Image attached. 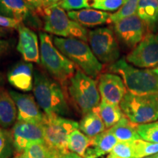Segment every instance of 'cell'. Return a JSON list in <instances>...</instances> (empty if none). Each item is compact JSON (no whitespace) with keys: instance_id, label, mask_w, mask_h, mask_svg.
Here are the masks:
<instances>
[{"instance_id":"1","label":"cell","mask_w":158,"mask_h":158,"mask_svg":"<svg viewBox=\"0 0 158 158\" xmlns=\"http://www.w3.org/2000/svg\"><path fill=\"white\" fill-rule=\"evenodd\" d=\"M33 92L37 104L46 116L70 114L68 95L62 85L39 70L34 73Z\"/></svg>"},{"instance_id":"2","label":"cell","mask_w":158,"mask_h":158,"mask_svg":"<svg viewBox=\"0 0 158 158\" xmlns=\"http://www.w3.org/2000/svg\"><path fill=\"white\" fill-rule=\"evenodd\" d=\"M39 40L40 63L55 81L66 86L78 68L55 46L48 33L40 31Z\"/></svg>"},{"instance_id":"3","label":"cell","mask_w":158,"mask_h":158,"mask_svg":"<svg viewBox=\"0 0 158 158\" xmlns=\"http://www.w3.org/2000/svg\"><path fill=\"white\" fill-rule=\"evenodd\" d=\"M108 70L121 77L130 93L136 95L158 93V76L153 70L135 68L121 58L110 64Z\"/></svg>"},{"instance_id":"4","label":"cell","mask_w":158,"mask_h":158,"mask_svg":"<svg viewBox=\"0 0 158 158\" xmlns=\"http://www.w3.org/2000/svg\"><path fill=\"white\" fill-rule=\"evenodd\" d=\"M53 40L55 46L84 73L92 78L100 75L102 64L87 43L79 39L59 37H54Z\"/></svg>"},{"instance_id":"5","label":"cell","mask_w":158,"mask_h":158,"mask_svg":"<svg viewBox=\"0 0 158 158\" xmlns=\"http://www.w3.org/2000/svg\"><path fill=\"white\" fill-rule=\"evenodd\" d=\"M68 93L70 101L83 116L99 106L100 94L98 84L79 68L68 81Z\"/></svg>"},{"instance_id":"6","label":"cell","mask_w":158,"mask_h":158,"mask_svg":"<svg viewBox=\"0 0 158 158\" xmlns=\"http://www.w3.org/2000/svg\"><path fill=\"white\" fill-rule=\"evenodd\" d=\"M43 17L45 32L65 38H76L88 41L89 31L70 19L68 13L59 5L43 8L40 13Z\"/></svg>"},{"instance_id":"7","label":"cell","mask_w":158,"mask_h":158,"mask_svg":"<svg viewBox=\"0 0 158 158\" xmlns=\"http://www.w3.org/2000/svg\"><path fill=\"white\" fill-rule=\"evenodd\" d=\"M124 115L137 124L158 119V93L136 95L127 92L119 104Z\"/></svg>"},{"instance_id":"8","label":"cell","mask_w":158,"mask_h":158,"mask_svg":"<svg viewBox=\"0 0 158 158\" xmlns=\"http://www.w3.org/2000/svg\"><path fill=\"white\" fill-rule=\"evenodd\" d=\"M45 143L60 155L69 153L68 140L73 131L79 128V124L74 120L63 116H45L43 123Z\"/></svg>"},{"instance_id":"9","label":"cell","mask_w":158,"mask_h":158,"mask_svg":"<svg viewBox=\"0 0 158 158\" xmlns=\"http://www.w3.org/2000/svg\"><path fill=\"white\" fill-rule=\"evenodd\" d=\"M88 42L100 62L111 64L119 59V45L115 33L110 28L101 27L89 31Z\"/></svg>"},{"instance_id":"10","label":"cell","mask_w":158,"mask_h":158,"mask_svg":"<svg viewBox=\"0 0 158 158\" xmlns=\"http://www.w3.org/2000/svg\"><path fill=\"white\" fill-rule=\"evenodd\" d=\"M146 29V23L136 13L116 21L113 27L118 40L124 45L133 49L145 37Z\"/></svg>"},{"instance_id":"11","label":"cell","mask_w":158,"mask_h":158,"mask_svg":"<svg viewBox=\"0 0 158 158\" xmlns=\"http://www.w3.org/2000/svg\"><path fill=\"white\" fill-rule=\"evenodd\" d=\"M126 61L141 68L158 66V34H148L126 57Z\"/></svg>"},{"instance_id":"12","label":"cell","mask_w":158,"mask_h":158,"mask_svg":"<svg viewBox=\"0 0 158 158\" xmlns=\"http://www.w3.org/2000/svg\"><path fill=\"white\" fill-rule=\"evenodd\" d=\"M10 133L17 153L23 152L31 144L45 143L42 124L17 121L13 125Z\"/></svg>"},{"instance_id":"13","label":"cell","mask_w":158,"mask_h":158,"mask_svg":"<svg viewBox=\"0 0 158 158\" xmlns=\"http://www.w3.org/2000/svg\"><path fill=\"white\" fill-rule=\"evenodd\" d=\"M10 94L17 108L18 121L43 124L45 114L41 110L35 97L30 94H22L10 90Z\"/></svg>"},{"instance_id":"14","label":"cell","mask_w":158,"mask_h":158,"mask_svg":"<svg viewBox=\"0 0 158 158\" xmlns=\"http://www.w3.org/2000/svg\"><path fill=\"white\" fill-rule=\"evenodd\" d=\"M98 86L102 100L112 104L119 105L127 92L123 80L116 74L100 75Z\"/></svg>"},{"instance_id":"15","label":"cell","mask_w":158,"mask_h":158,"mask_svg":"<svg viewBox=\"0 0 158 158\" xmlns=\"http://www.w3.org/2000/svg\"><path fill=\"white\" fill-rule=\"evenodd\" d=\"M19 42L17 50L25 62L40 63L38 37L34 31L26 27L22 23L19 28Z\"/></svg>"},{"instance_id":"16","label":"cell","mask_w":158,"mask_h":158,"mask_svg":"<svg viewBox=\"0 0 158 158\" xmlns=\"http://www.w3.org/2000/svg\"><path fill=\"white\" fill-rule=\"evenodd\" d=\"M7 78L10 84L22 92H30L34 86L33 64L27 62H20L8 71Z\"/></svg>"},{"instance_id":"17","label":"cell","mask_w":158,"mask_h":158,"mask_svg":"<svg viewBox=\"0 0 158 158\" xmlns=\"http://www.w3.org/2000/svg\"><path fill=\"white\" fill-rule=\"evenodd\" d=\"M68 16L84 27H94L110 23V14L96 9L86 8L68 12Z\"/></svg>"},{"instance_id":"18","label":"cell","mask_w":158,"mask_h":158,"mask_svg":"<svg viewBox=\"0 0 158 158\" xmlns=\"http://www.w3.org/2000/svg\"><path fill=\"white\" fill-rule=\"evenodd\" d=\"M118 142L117 138L109 129L105 130L95 137L92 138V146H91L92 147L89 148L86 150L84 157L86 156H92L97 158L110 154Z\"/></svg>"},{"instance_id":"19","label":"cell","mask_w":158,"mask_h":158,"mask_svg":"<svg viewBox=\"0 0 158 158\" xmlns=\"http://www.w3.org/2000/svg\"><path fill=\"white\" fill-rule=\"evenodd\" d=\"M34 10L26 0H0V15L21 22Z\"/></svg>"},{"instance_id":"20","label":"cell","mask_w":158,"mask_h":158,"mask_svg":"<svg viewBox=\"0 0 158 158\" xmlns=\"http://www.w3.org/2000/svg\"><path fill=\"white\" fill-rule=\"evenodd\" d=\"M17 119V108L13 98L3 86L0 87V127L7 128Z\"/></svg>"},{"instance_id":"21","label":"cell","mask_w":158,"mask_h":158,"mask_svg":"<svg viewBox=\"0 0 158 158\" xmlns=\"http://www.w3.org/2000/svg\"><path fill=\"white\" fill-rule=\"evenodd\" d=\"M79 129L89 138H94L106 130V126L98 111V107L83 116Z\"/></svg>"},{"instance_id":"22","label":"cell","mask_w":158,"mask_h":158,"mask_svg":"<svg viewBox=\"0 0 158 158\" xmlns=\"http://www.w3.org/2000/svg\"><path fill=\"white\" fill-rule=\"evenodd\" d=\"M136 127L137 124L130 122L125 116H124L109 130L115 135L118 141L127 142L141 139Z\"/></svg>"},{"instance_id":"23","label":"cell","mask_w":158,"mask_h":158,"mask_svg":"<svg viewBox=\"0 0 158 158\" xmlns=\"http://www.w3.org/2000/svg\"><path fill=\"white\" fill-rule=\"evenodd\" d=\"M98 111L106 128L110 129L124 116L119 105L112 104L101 100Z\"/></svg>"},{"instance_id":"24","label":"cell","mask_w":158,"mask_h":158,"mask_svg":"<svg viewBox=\"0 0 158 158\" xmlns=\"http://www.w3.org/2000/svg\"><path fill=\"white\" fill-rule=\"evenodd\" d=\"M136 14L147 27L158 23V0H139Z\"/></svg>"},{"instance_id":"25","label":"cell","mask_w":158,"mask_h":158,"mask_svg":"<svg viewBox=\"0 0 158 158\" xmlns=\"http://www.w3.org/2000/svg\"><path fill=\"white\" fill-rule=\"evenodd\" d=\"M92 138L88 137L78 129L73 131L69 135L68 147L69 151L75 152L84 157L85 153L89 147L92 146Z\"/></svg>"},{"instance_id":"26","label":"cell","mask_w":158,"mask_h":158,"mask_svg":"<svg viewBox=\"0 0 158 158\" xmlns=\"http://www.w3.org/2000/svg\"><path fill=\"white\" fill-rule=\"evenodd\" d=\"M134 158H143L158 153V143L138 139L133 141Z\"/></svg>"},{"instance_id":"27","label":"cell","mask_w":158,"mask_h":158,"mask_svg":"<svg viewBox=\"0 0 158 158\" xmlns=\"http://www.w3.org/2000/svg\"><path fill=\"white\" fill-rule=\"evenodd\" d=\"M31 158H59L60 155L44 143H34L24 151Z\"/></svg>"},{"instance_id":"28","label":"cell","mask_w":158,"mask_h":158,"mask_svg":"<svg viewBox=\"0 0 158 158\" xmlns=\"http://www.w3.org/2000/svg\"><path fill=\"white\" fill-rule=\"evenodd\" d=\"M136 129L141 139L158 143V121L148 124H137Z\"/></svg>"},{"instance_id":"29","label":"cell","mask_w":158,"mask_h":158,"mask_svg":"<svg viewBox=\"0 0 158 158\" xmlns=\"http://www.w3.org/2000/svg\"><path fill=\"white\" fill-rule=\"evenodd\" d=\"M15 152L10 131L0 127V158H10Z\"/></svg>"},{"instance_id":"30","label":"cell","mask_w":158,"mask_h":158,"mask_svg":"<svg viewBox=\"0 0 158 158\" xmlns=\"http://www.w3.org/2000/svg\"><path fill=\"white\" fill-rule=\"evenodd\" d=\"M138 2L139 0H126L121 8L116 13L110 14V23H114L122 19L135 14Z\"/></svg>"},{"instance_id":"31","label":"cell","mask_w":158,"mask_h":158,"mask_svg":"<svg viewBox=\"0 0 158 158\" xmlns=\"http://www.w3.org/2000/svg\"><path fill=\"white\" fill-rule=\"evenodd\" d=\"M133 141H118L107 158H134Z\"/></svg>"},{"instance_id":"32","label":"cell","mask_w":158,"mask_h":158,"mask_svg":"<svg viewBox=\"0 0 158 158\" xmlns=\"http://www.w3.org/2000/svg\"><path fill=\"white\" fill-rule=\"evenodd\" d=\"M126 0H93L92 7L102 11H117Z\"/></svg>"},{"instance_id":"33","label":"cell","mask_w":158,"mask_h":158,"mask_svg":"<svg viewBox=\"0 0 158 158\" xmlns=\"http://www.w3.org/2000/svg\"><path fill=\"white\" fill-rule=\"evenodd\" d=\"M93 0H62L58 5L65 11L79 10L92 7Z\"/></svg>"},{"instance_id":"34","label":"cell","mask_w":158,"mask_h":158,"mask_svg":"<svg viewBox=\"0 0 158 158\" xmlns=\"http://www.w3.org/2000/svg\"><path fill=\"white\" fill-rule=\"evenodd\" d=\"M21 23V22H19L16 20L8 19L0 15V27L5 29H18Z\"/></svg>"},{"instance_id":"35","label":"cell","mask_w":158,"mask_h":158,"mask_svg":"<svg viewBox=\"0 0 158 158\" xmlns=\"http://www.w3.org/2000/svg\"><path fill=\"white\" fill-rule=\"evenodd\" d=\"M34 10L40 13L43 9V0H26Z\"/></svg>"},{"instance_id":"36","label":"cell","mask_w":158,"mask_h":158,"mask_svg":"<svg viewBox=\"0 0 158 158\" xmlns=\"http://www.w3.org/2000/svg\"><path fill=\"white\" fill-rule=\"evenodd\" d=\"M10 45V43L9 41L0 39V57L8 51Z\"/></svg>"},{"instance_id":"37","label":"cell","mask_w":158,"mask_h":158,"mask_svg":"<svg viewBox=\"0 0 158 158\" xmlns=\"http://www.w3.org/2000/svg\"><path fill=\"white\" fill-rule=\"evenodd\" d=\"M62 0H43V8L51 7V6L58 5Z\"/></svg>"},{"instance_id":"38","label":"cell","mask_w":158,"mask_h":158,"mask_svg":"<svg viewBox=\"0 0 158 158\" xmlns=\"http://www.w3.org/2000/svg\"><path fill=\"white\" fill-rule=\"evenodd\" d=\"M59 158H83V157H81L80 155H78V154L75 152H69V153L65 154V155H62Z\"/></svg>"},{"instance_id":"39","label":"cell","mask_w":158,"mask_h":158,"mask_svg":"<svg viewBox=\"0 0 158 158\" xmlns=\"http://www.w3.org/2000/svg\"><path fill=\"white\" fill-rule=\"evenodd\" d=\"M13 158H31V157H29L27 153L23 152L22 153H17Z\"/></svg>"},{"instance_id":"40","label":"cell","mask_w":158,"mask_h":158,"mask_svg":"<svg viewBox=\"0 0 158 158\" xmlns=\"http://www.w3.org/2000/svg\"><path fill=\"white\" fill-rule=\"evenodd\" d=\"M6 35H7V30H6V29L0 27V37H5L6 36Z\"/></svg>"},{"instance_id":"41","label":"cell","mask_w":158,"mask_h":158,"mask_svg":"<svg viewBox=\"0 0 158 158\" xmlns=\"http://www.w3.org/2000/svg\"><path fill=\"white\" fill-rule=\"evenodd\" d=\"M4 84H5V76L2 73H0V87H2Z\"/></svg>"},{"instance_id":"42","label":"cell","mask_w":158,"mask_h":158,"mask_svg":"<svg viewBox=\"0 0 158 158\" xmlns=\"http://www.w3.org/2000/svg\"><path fill=\"white\" fill-rule=\"evenodd\" d=\"M152 70H153V71H154V72H155V73H156V74H157V76H158V66H157V67H156V68H154V69H152Z\"/></svg>"},{"instance_id":"43","label":"cell","mask_w":158,"mask_h":158,"mask_svg":"<svg viewBox=\"0 0 158 158\" xmlns=\"http://www.w3.org/2000/svg\"><path fill=\"white\" fill-rule=\"evenodd\" d=\"M143 158H155V157L154 155H152V156H149V157H143Z\"/></svg>"},{"instance_id":"44","label":"cell","mask_w":158,"mask_h":158,"mask_svg":"<svg viewBox=\"0 0 158 158\" xmlns=\"http://www.w3.org/2000/svg\"><path fill=\"white\" fill-rule=\"evenodd\" d=\"M84 158H95V157H92V156H86V157H85Z\"/></svg>"},{"instance_id":"45","label":"cell","mask_w":158,"mask_h":158,"mask_svg":"<svg viewBox=\"0 0 158 158\" xmlns=\"http://www.w3.org/2000/svg\"><path fill=\"white\" fill-rule=\"evenodd\" d=\"M154 156H155V158H158V153L155 154V155H154Z\"/></svg>"},{"instance_id":"46","label":"cell","mask_w":158,"mask_h":158,"mask_svg":"<svg viewBox=\"0 0 158 158\" xmlns=\"http://www.w3.org/2000/svg\"><path fill=\"white\" fill-rule=\"evenodd\" d=\"M116 158H121V157H116Z\"/></svg>"}]
</instances>
